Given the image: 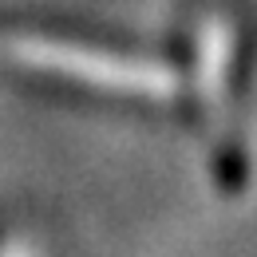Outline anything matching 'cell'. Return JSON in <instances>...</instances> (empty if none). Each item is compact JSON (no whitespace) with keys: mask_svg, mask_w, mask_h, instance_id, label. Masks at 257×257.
<instances>
[{"mask_svg":"<svg viewBox=\"0 0 257 257\" xmlns=\"http://www.w3.org/2000/svg\"><path fill=\"white\" fill-rule=\"evenodd\" d=\"M0 64L75 79L83 87L119 91V95H162V91H170L166 71L147 64V60H123V56H111V52H99V48L91 52L83 44L44 40V36H0Z\"/></svg>","mask_w":257,"mask_h":257,"instance_id":"6da1fadb","label":"cell"}]
</instances>
